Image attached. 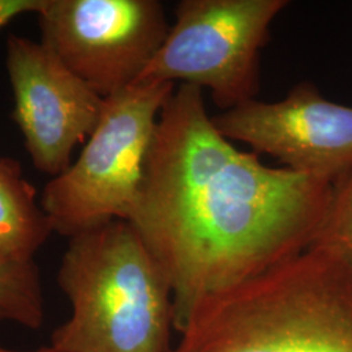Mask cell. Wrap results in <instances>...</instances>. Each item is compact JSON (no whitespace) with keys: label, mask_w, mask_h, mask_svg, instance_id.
Segmentation results:
<instances>
[{"label":"cell","mask_w":352,"mask_h":352,"mask_svg":"<svg viewBox=\"0 0 352 352\" xmlns=\"http://www.w3.org/2000/svg\"><path fill=\"white\" fill-rule=\"evenodd\" d=\"M170 352H352V264L307 251L199 302Z\"/></svg>","instance_id":"obj_2"},{"label":"cell","mask_w":352,"mask_h":352,"mask_svg":"<svg viewBox=\"0 0 352 352\" xmlns=\"http://www.w3.org/2000/svg\"><path fill=\"white\" fill-rule=\"evenodd\" d=\"M6 65L12 87V118L38 171L52 177L72 164L101 118L104 98L42 42L10 34Z\"/></svg>","instance_id":"obj_7"},{"label":"cell","mask_w":352,"mask_h":352,"mask_svg":"<svg viewBox=\"0 0 352 352\" xmlns=\"http://www.w3.org/2000/svg\"><path fill=\"white\" fill-rule=\"evenodd\" d=\"M0 352H59L58 350H55L54 347L51 346H46V347H41L37 350H26V351H19V350H11V349H7L4 346L0 344Z\"/></svg>","instance_id":"obj_13"},{"label":"cell","mask_w":352,"mask_h":352,"mask_svg":"<svg viewBox=\"0 0 352 352\" xmlns=\"http://www.w3.org/2000/svg\"><path fill=\"white\" fill-rule=\"evenodd\" d=\"M331 184L240 151L214 126L202 89L179 85L160 113L128 221L170 283L175 330L204 298L307 251Z\"/></svg>","instance_id":"obj_1"},{"label":"cell","mask_w":352,"mask_h":352,"mask_svg":"<svg viewBox=\"0 0 352 352\" xmlns=\"http://www.w3.org/2000/svg\"><path fill=\"white\" fill-rule=\"evenodd\" d=\"M54 232L37 202L36 188L23 175L21 164L0 157V260L34 263V256Z\"/></svg>","instance_id":"obj_9"},{"label":"cell","mask_w":352,"mask_h":352,"mask_svg":"<svg viewBox=\"0 0 352 352\" xmlns=\"http://www.w3.org/2000/svg\"><path fill=\"white\" fill-rule=\"evenodd\" d=\"M212 119L227 140L304 175L334 182L352 167V107L327 100L308 81L280 101L252 100Z\"/></svg>","instance_id":"obj_8"},{"label":"cell","mask_w":352,"mask_h":352,"mask_svg":"<svg viewBox=\"0 0 352 352\" xmlns=\"http://www.w3.org/2000/svg\"><path fill=\"white\" fill-rule=\"evenodd\" d=\"M43 3L45 0H0V29L21 14H37Z\"/></svg>","instance_id":"obj_12"},{"label":"cell","mask_w":352,"mask_h":352,"mask_svg":"<svg viewBox=\"0 0 352 352\" xmlns=\"http://www.w3.org/2000/svg\"><path fill=\"white\" fill-rule=\"evenodd\" d=\"M312 245L331 250L352 264V167L333 182L327 215Z\"/></svg>","instance_id":"obj_11"},{"label":"cell","mask_w":352,"mask_h":352,"mask_svg":"<svg viewBox=\"0 0 352 352\" xmlns=\"http://www.w3.org/2000/svg\"><path fill=\"white\" fill-rule=\"evenodd\" d=\"M69 318L51 336L59 352H170L174 296L161 266L126 221L69 239L58 273Z\"/></svg>","instance_id":"obj_3"},{"label":"cell","mask_w":352,"mask_h":352,"mask_svg":"<svg viewBox=\"0 0 352 352\" xmlns=\"http://www.w3.org/2000/svg\"><path fill=\"white\" fill-rule=\"evenodd\" d=\"M287 0H182L175 23L139 81L180 82L212 91L227 111L256 100L260 51Z\"/></svg>","instance_id":"obj_5"},{"label":"cell","mask_w":352,"mask_h":352,"mask_svg":"<svg viewBox=\"0 0 352 352\" xmlns=\"http://www.w3.org/2000/svg\"><path fill=\"white\" fill-rule=\"evenodd\" d=\"M42 43L102 98L133 85L167 37L158 0H45Z\"/></svg>","instance_id":"obj_6"},{"label":"cell","mask_w":352,"mask_h":352,"mask_svg":"<svg viewBox=\"0 0 352 352\" xmlns=\"http://www.w3.org/2000/svg\"><path fill=\"white\" fill-rule=\"evenodd\" d=\"M0 322L37 330L45 322V299L36 263L0 260Z\"/></svg>","instance_id":"obj_10"},{"label":"cell","mask_w":352,"mask_h":352,"mask_svg":"<svg viewBox=\"0 0 352 352\" xmlns=\"http://www.w3.org/2000/svg\"><path fill=\"white\" fill-rule=\"evenodd\" d=\"M174 90L171 82L139 81L104 98L78 158L43 189L41 206L54 232L71 239L111 221H129L160 113Z\"/></svg>","instance_id":"obj_4"}]
</instances>
